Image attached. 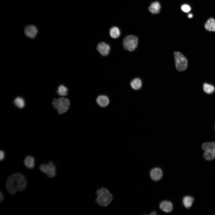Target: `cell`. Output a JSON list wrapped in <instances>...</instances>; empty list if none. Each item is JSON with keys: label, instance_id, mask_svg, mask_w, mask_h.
Listing matches in <instances>:
<instances>
[{"label": "cell", "instance_id": "obj_1", "mask_svg": "<svg viewBox=\"0 0 215 215\" xmlns=\"http://www.w3.org/2000/svg\"><path fill=\"white\" fill-rule=\"evenodd\" d=\"M27 185V181L25 177L19 173H13L9 176L6 185L7 191L12 195L16 194L18 191H23Z\"/></svg>", "mask_w": 215, "mask_h": 215}, {"label": "cell", "instance_id": "obj_2", "mask_svg": "<svg viewBox=\"0 0 215 215\" xmlns=\"http://www.w3.org/2000/svg\"><path fill=\"white\" fill-rule=\"evenodd\" d=\"M96 202L101 206L107 207L112 201L113 197L112 194L105 187H101L98 189L96 191Z\"/></svg>", "mask_w": 215, "mask_h": 215}, {"label": "cell", "instance_id": "obj_3", "mask_svg": "<svg viewBox=\"0 0 215 215\" xmlns=\"http://www.w3.org/2000/svg\"><path fill=\"white\" fill-rule=\"evenodd\" d=\"M52 104L53 107L57 110L59 114H61L67 110L70 105V102L67 98L62 97L54 99Z\"/></svg>", "mask_w": 215, "mask_h": 215}, {"label": "cell", "instance_id": "obj_4", "mask_svg": "<svg viewBox=\"0 0 215 215\" xmlns=\"http://www.w3.org/2000/svg\"><path fill=\"white\" fill-rule=\"evenodd\" d=\"M173 54L176 69L180 71L186 70L188 67V62L186 57L178 51L174 52Z\"/></svg>", "mask_w": 215, "mask_h": 215}, {"label": "cell", "instance_id": "obj_5", "mask_svg": "<svg viewBox=\"0 0 215 215\" xmlns=\"http://www.w3.org/2000/svg\"><path fill=\"white\" fill-rule=\"evenodd\" d=\"M138 38L133 35H130L126 36L123 40V45L125 49L132 51L137 47L138 44Z\"/></svg>", "mask_w": 215, "mask_h": 215}, {"label": "cell", "instance_id": "obj_6", "mask_svg": "<svg viewBox=\"0 0 215 215\" xmlns=\"http://www.w3.org/2000/svg\"><path fill=\"white\" fill-rule=\"evenodd\" d=\"M40 170L47 174L50 178L54 177L56 175V168L52 162H50L48 164H42L39 167Z\"/></svg>", "mask_w": 215, "mask_h": 215}, {"label": "cell", "instance_id": "obj_7", "mask_svg": "<svg viewBox=\"0 0 215 215\" xmlns=\"http://www.w3.org/2000/svg\"><path fill=\"white\" fill-rule=\"evenodd\" d=\"M97 49L101 55L105 56L109 54L110 50V47L107 43L102 42L98 44L97 47Z\"/></svg>", "mask_w": 215, "mask_h": 215}, {"label": "cell", "instance_id": "obj_8", "mask_svg": "<svg viewBox=\"0 0 215 215\" xmlns=\"http://www.w3.org/2000/svg\"><path fill=\"white\" fill-rule=\"evenodd\" d=\"M38 32L36 27L33 25L27 26L25 28L24 32L26 35L31 38H34Z\"/></svg>", "mask_w": 215, "mask_h": 215}, {"label": "cell", "instance_id": "obj_9", "mask_svg": "<svg viewBox=\"0 0 215 215\" xmlns=\"http://www.w3.org/2000/svg\"><path fill=\"white\" fill-rule=\"evenodd\" d=\"M96 102L99 106L104 108L108 105L110 103V100L107 96L100 95L97 97Z\"/></svg>", "mask_w": 215, "mask_h": 215}, {"label": "cell", "instance_id": "obj_10", "mask_svg": "<svg viewBox=\"0 0 215 215\" xmlns=\"http://www.w3.org/2000/svg\"><path fill=\"white\" fill-rule=\"evenodd\" d=\"M150 176L152 179L157 181L162 178V172L160 168H154L151 171Z\"/></svg>", "mask_w": 215, "mask_h": 215}, {"label": "cell", "instance_id": "obj_11", "mask_svg": "<svg viewBox=\"0 0 215 215\" xmlns=\"http://www.w3.org/2000/svg\"><path fill=\"white\" fill-rule=\"evenodd\" d=\"M161 209L166 212H169L171 211L173 209V205L172 203L168 201H164L162 202L160 204Z\"/></svg>", "mask_w": 215, "mask_h": 215}, {"label": "cell", "instance_id": "obj_12", "mask_svg": "<svg viewBox=\"0 0 215 215\" xmlns=\"http://www.w3.org/2000/svg\"><path fill=\"white\" fill-rule=\"evenodd\" d=\"M161 5L158 1L152 2L149 7L150 12L152 14H157L159 13L161 8Z\"/></svg>", "mask_w": 215, "mask_h": 215}, {"label": "cell", "instance_id": "obj_13", "mask_svg": "<svg viewBox=\"0 0 215 215\" xmlns=\"http://www.w3.org/2000/svg\"><path fill=\"white\" fill-rule=\"evenodd\" d=\"M130 85L134 90H139L141 88L142 85V80L139 78H135L131 81Z\"/></svg>", "mask_w": 215, "mask_h": 215}, {"label": "cell", "instance_id": "obj_14", "mask_svg": "<svg viewBox=\"0 0 215 215\" xmlns=\"http://www.w3.org/2000/svg\"><path fill=\"white\" fill-rule=\"evenodd\" d=\"M205 29L209 31H215V20L213 18H210L205 24Z\"/></svg>", "mask_w": 215, "mask_h": 215}, {"label": "cell", "instance_id": "obj_15", "mask_svg": "<svg viewBox=\"0 0 215 215\" xmlns=\"http://www.w3.org/2000/svg\"><path fill=\"white\" fill-rule=\"evenodd\" d=\"M24 164L26 167L29 169H32L35 166V160L33 157L27 156L24 159Z\"/></svg>", "mask_w": 215, "mask_h": 215}, {"label": "cell", "instance_id": "obj_16", "mask_svg": "<svg viewBox=\"0 0 215 215\" xmlns=\"http://www.w3.org/2000/svg\"><path fill=\"white\" fill-rule=\"evenodd\" d=\"M110 36L112 38L116 39L120 36L121 32L119 28L116 26H113L111 27L109 31Z\"/></svg>", "mask_w": 215, "mask_h": 215}, {"label": "cell", "instance_id": "obj_17", "mask_svg": "<svg viewBox=\"0 0 215 215\" xmlns=\"http://www.w3.org/2000/svg\"><path fill=\"white\" fill-rule=\"evenodd\" d=\"M194 201V198L190 196H185L182 200L184 206L187 208H189L191 207Z\"/></svg>", "mask_w": 215, "mask_h": 215}, {"label": "cell", "instance_id": "obj_18", "mask_svg": "<svg viewBox=\"0 0 215 215\" xmlns=\"http://www.w3.org/2000/svg\"><path fill=\"white\" fill-rule=\"evenodd\" d=\"M203 88L204 91L208 94H212L215 90V87L213 85L206 83L203 84Z\"/></svg>", "mask_w": 215, "mask_h": 215}, {"label": "cell", "instance_id": "obj_19", "mask_svg": "<svg viewBox=\"0 0 215 215\" xmlns=\"http://www.w3.org/2000/svg\"><path fill=\"white\" fill-rule=\"evenodd\" d=\"M204 158L207 160H211L215 158V151L209 150L205 151L203 154Z\"/></svg>", "mask_w": 215, "mask_h": 215}, {"label": "cell", "instance_id": "obj_20", "mask_svg": "<svg viewBox=\"0 0 215 215\" xmlns=\"http://www.w3.org/2000/svg\"><path fill=\"white\" fill-rule=\"evenodd\" d=\"M202 147L205 151L210 149L215 150V142H205L202 144Z\"/></svg>", "mask_w": 215, "mask_h": 215}, {"label": "cell", "instance_id": "obj_21", "mask_svg": "<svg viewBox=\"0 0 215 215\" xmlns=\"http://www.w3.org/2000/svg\"><path fill=\"white\" fill-rule=\"evenodd\" d=\"M15 105L18 108H22L25 105V102L23 99L19 97H16L14 100Z\"/></svg>", "mask_w": 215, "mask_h": 215}, {"label": "cell", "instance_id": "obj_22", "mask_svg": "<svg viewBox=\"0 0 215 215\" xmlns=\"http://www.w3.org/2000/svg\"><path fill=\"white\" fill-rule=\"evenodd\" d=\"M68 91L66 87L63 85H61L58 87L57 93L60 96H65L67 94Z\"/></svg>", "mask_w": 215, "mask_h": 215}, {"label": "cell", "instance_id": "obj_23", "mask_svg": "<svg viewBox=\"0 0 215 215\" xmlns=\"http://www.w3.org/2000/svg\"><path fill=\"white\" fill-rule=\"evenodd\" d=\"M181 10L185 13H188L191 10L190 6L187 4H184L181 7Z\"/></svg>", "mask_w": 215, "mask_h": 215}, {"label": "cell", "instance_id": "obj_24", "mask_svg": "<svg viewBox=\"0 0 215 215\" xmlns=\"http://www.w3.org/2000/svg\"><path fill=\"white\" fill-rule=\"evenodd\" d=\"M4 157V154L3 151L1 150L0 152V160H3Z\"/></svg>", "mask_w": 215, "mask_h": 215}, {"label": "cell", "instance_id": "obj_25", "mask_svg": "<svg viewBox=\"0 0 215 215\" xmlns=\"http://www.w3.org/2000/svg\"><path fill=\"white\" fill-rule=\"evenodd\" d=\"M3 196L2 193L1 191L0 194V201L1 202L3 200Z\"/></svg>", "mask_w": 215, "mask_h": 215}, {"label": "cell", "instance_id": "obj_26", "mask_svg": "<svg viewBox=\"0 0 215 215\" xmlns=\"http://www.w3.org/2000/svg\"><path fill=\"white\" fill-rule=\"evenodd\" d=\"M193 15L191 13H189L188 15V16L189 18H191L193 17Z\"/></svg>", "mask_w": 215, "mask_h": 215}, {"label": "cell", "instance_id": "obj_27", "mask_svg": "<svg viewBox=\"0 0 215 215\" xmlns=\"http://www.w3.org/2000/svg\"><path fill=\"white\" fill-rule=\"evenodd\" d=\"M156 214L155 212H153L150 214V215H156Z\"/></svg>", "mask_w": 215, "mask_h": 215}, {"label": "cell", "instance_id": "obj_28", "mask_svg": "<svg viewBox=\"0 0 215 215\" xmlns=\"http://www.w3.org/2000/svg\"></svg>", "mask_w": 215, "mask_h": 215}]
</instances>
